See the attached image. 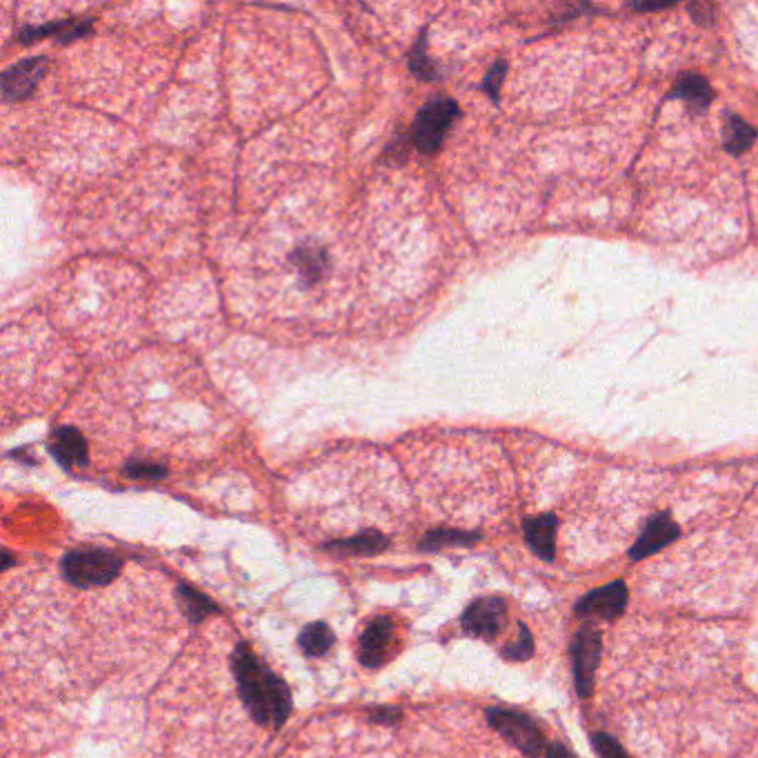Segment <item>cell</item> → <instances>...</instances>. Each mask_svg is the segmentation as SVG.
<instances>
[{"mask_svg":"<svg viewBox=\"0 0 758 758\" xmlns=\"http://www.w3.org/2000/svg\"><path fill=\"white\" fill-rule=\"evenodd\" d=\"M47 69V58H27L14 67H9L3 74V94L5 101H23L34 92L36 85L41 83Z\"/></svg>","mask_w":758,"mask_h":758,"instance_id":"obj_7","label":"cell"},{"mask_svg":"<svg viewBox=\"0 0 758 758\" xmlns=\"http://www.w3.org/2000/svg\"><path fill=\"white\" fill-rule=\"evenodd\" d=\"M176 594H178V603H181L185 616L192 623H203L209 614L216 612V605L209 601L207 596H203L201 592H196L194 587L178 585Z\"/></svg>","mask_w":758,"mask_h":758,"instance_id":"obj_19","label":"cell"},{"mask_svg":"<svg viewBox=\"0 0 758 758\" xmlns=\"http://www.w3.org/2000/svg\"><path fill=\"white\" fill-rule=\"evenodd\" d=\"M532 654H534V638H532V632L527 630L525 625H518V636H516V641L505 647V650H503V656L507 658V661L521 663V661H527V658H532Z\"/></svg>","mask_w":758,"mask_h":758,"instance_id":"obj_21","label":"cell"},{"mask_svg":"<svg viewBox=\"0 0 758 758\" xmlns=\"http://www.w3.org/2000/svg\"><path fill=\"white\" fill-rule=\"evenodd\" d=\"M369 716H372L374 723L392 725V723H398V718H401V710H396V707H376V710Z\"/></svg>","mask_w":758,"mask_h":758,"instance_id":"obj_26","label":"cell"},{"mask_svg":"<svg viewBox=\"0 0 758 758\" xmlns=\"http://www.w3.org/2000/svg\"><path fill=\"white\" fill-rule=\"evenodd\" d=\"M487 721L507 743H512L527 758H538L547 750L541 727L523 712L507 710V707H490Z\"/></svg>","mask_w":758,"mask_h":758,"instance_id":"obj_3","label":"cell"},{"mask_svg":"<svg viewBox=\"0 0 758 758\" xmlns=\"http://www.w3.org/2000/svg\"><path fill=\"white\" fill-rule=\"evenodd\" d=\"M410 67L416 76L423 78V81H432V78H436V69L430 61V56H427L425 52V36L414 47V52L410 56Z\"/></svg>","mask_w":758,"mask_h":758,"instance_id":"obj_22","label":"cell"},{"mask_svg":"<svg viewBox=\"0 0 758 758\" xmlns=\"http://www.w3.org/2000/svg\"><path fill=\"white\" fill-rule=\"evenodd\" d=\"M49 452L63 467H83L87 465V445L83 434L76 427H56L49 441Z\"/></svg>","mask_w":758,"mask_h":758,"instance_id":"obj_11","label":"cell"},{"mask_svg":"<svg viewBox=\"0 0 758 758\" xmlns=\"http://www.w3.org/2000/svg\"><path fill=\"white\" fill-rule=\"evenodd\" d=\"M545 756H547V758H576V756H574L570 750H567V747H565V745H561V743L547 745Z\"/></svg>","mask_w":758,"mask_h":758,"instance_id":"obj_27","label":"cell"},{"mask_svg":"<svg viewBox=\"0 0 758 758\" xmlns=\"http://www.w3.org/2000/svg\"><path fill=\"white\" fill-rule=\"evenodd\" d=\"M92 29V18H69V21L47 23L38 27H27L21 32V41H38V38H58V41H74V38L85 36Z\"/></svg>","mask_w":758,"mask_h":758,"instance_id":"obj_13","label":"cell"},{"mask_svg":"<svg viewBox=\"0 0 758 758\" xmlns=\"http://www.w3.org/2000/svg\"><path fill=\"white\" fill-rule=\"evenodd\" d=\"M505 72H507V65H505V63H496V65L492 67V72L485 76L483 87H485V92L494 98V101L498 98V89H501V85H503Z\"/></svg>","mask_w":758,"mask_h":758,"instance_id":"obj_25","label":"cell"},{"mask_svg":"<svg viewBox=\"0 0 758 758\" xmlns=\"http://www.w3.org/2000/svg\"><path fill=\"white\" fill-rule=\"evenodd\" d=\"M458 118V105L452 98H434L418 112L412 127V143L418 152L434 154L441 149L445 134Z\"/></svg>","mask_w":758,"mask_h":758,"instance_id":"obj_4","label":"cell"},{"mask_svg":"<svg viewBox=\"0 0 758 758\" xmlns=\"http://www.w3.org/2000/svg\"><path fill=\"white\" fill-rule=\"evenodd\" d=\"M292 261H294L296 274L301 276L305 283H316L327 267L323 249H318V247H301L292 256Z\"/></svg>","mask_w":758,"mask_h":758,"instance_id":"obj_18","label":"cell"},{"mask_svg":"<svg viewBox=\"0 0 758 758\" xmlns=\"http://www.w3.org/2000/svg\"><path fill=\"white\" fill-rule=\"evenodd\" d=\"M334 643H336V636L325 623L307 625L301 632V636H298V645H301V650L307 656H323L332 650Z\"/></svg>","mask_w":758,"mask_h":758,"instance_id":"obj_17","label":"cell"},{"mask_svg":"<svg viewBox=\"0 0 758 758\" xmlns=\"http://www.w3.org/2000/svg\"><path fill=\"white\" fill-rule=\"evenodd\" d=\"M627 607V585L625 581H614L587 594L583 601L576 603V614L581 616H598V618H616Z\"/></svg>","mask_w":758,"mask_h":758,"instance_id":"obj_8","label":"cell"},{"mask_svg":"<svg viewBox=\"0 0 758 758\" xmlns=\"http://www.w3.org/2000/svg\"><path fill=\"white\" fill-rule=\"evenodd\" d=\"M592 745L601 758H630L621 747V743H618L610 734H603V732L592 734Z\"/></svg>","mask_w":758,"mask_h":758,"instance_id":"obj_23","label":"cell"},{"mask_svg":"<svg viewBox=\"0 0 758 758\" xmlns=\"http://www.w3.org/2000/svg\"><path fill=\"white\" fill-rule=\"evenodd\" d=\"M123 570V558L101 550V547H87L74 550L63 558V574L76 587H101L112 583Z\"/></svg>","mask_w":758,"mask_h":758,"instance_id":"obj_2","label":"cell"},{"mask_svg":"<svg viewBox=\"0 0 758 758\" xmlns=\"http://www.w3.org/2000/svg\"><path fill=\"white\" fill-rule=\"evenodd\" d=\"M392 645V621L387 616H378L367 625V630L358 643V661L365 667H381L387 661Z\"/></svg>","mask_w":758,"mask_h":758,"instance_id":"obj_9","label":"cell"},{"mask_svg":"<svg viewBox=\"0 0 758 758\" xmlns=\"http://www.w3.org/2000/svg\"><path fill=\"white\" fill-rule=\"evenodd\" d=\"M232 667L245 710L258 725L278 730L292 714V694L281 676L258 661L247 643H238L232 654Z\"/></svg>","mask_w":758,"mask_h":758,"instance_id":"obj_1","label":"cell"},{"mask_svg":"<svg viewBox=\"0 0 758 758\" xmlns=\"http://www.w3.org/2000/svg\"><path fill=\"white\" fill-rule=\"evenodd\" d=\"M478 541V534L472 532H454V530H438L425 536L423 550H441V547L450 545H472Z\"/></svg>","mask_w":758,"mask_h":758,"instance_id":"obj_20","label":"cell"},{"mask_svg":"<svg viewBox=\"0 0 758 758\" xmlns=\"http://www.w3.org/2000/svg\"><path fill=\"white\" fill-rule=\"evenodd\" d=\"M125 474L132 478H147V481H154V478H163L165 476V467L156 465V463H145V461H132L127 463Z\"/></svg>","mask_w":758,"mask_h":758,"instance_id":"obj_24","label":"cell"},{"mask_svg":"<svg viewBox=\"0 0 758 758\" xmlns=\"http://www.w3.org/2000/svg\"><path fill=\"white\" fill-rule=\"evenodd\" d=\"M678 534H681V530H678V525L672 521V516L658 514L647 523L643 534L638 536V541L630 550V558L632 561H643V558L661 552L663 547H667L674 538H678Z\"/></svg>","mask_w":758,"mask_h":758,"instance_id":"obj_10","label":"cell"},{"mask_svg":"<svg viewBox=\"0 0 758 758\" xmlns=\"http://www.w3.org/2000/svg\"><path fill=\"white\" fill-rule=\"evenodd\" d=\"M556 527L558 521L554 514H541L527 518L523 532L532 550L543 558V561H554L556 558Z\"/></svg>","mask_w":758,"mask_h":758,"instance_id":"obj_12","label":"cell"},{"mask_svg":"<svg viewBox=\"0 0 758 758\" xmlns=\"http://www.w3.org/2000/svg\"><path fill=\"white\" fill-rule=\"evenodd\" d=\"M670 98H681L685 105H690L694 112H705L707 105L714 101V89L698 74H685L676 81Z\"/></svg>","mask_w":758,"mask_h":758,"instance_id":"obj_14","label":"cell"},{"mask_svg":"<svg viewBox=\"0 0 758 758\" xmlns=\"http://www.w3.org/2000/svg\"><path fill=\"white\" fill-rule=\"evenodd\" d=\"M507 623V605L501 596H483L467 607L461 625L465 634L476 638H490L501 634Z\"/></svg>","mask_w":758,"mask_h":758,"instance_id":"obj_6","label":"cell"},{"mask_svg":"<svg viewBox=\"0 0 758 758\" xmlns=\"http://www.w3.org/2000/svg\"><path fill=\"white\" fill-rule=\"evenodd\" d=\"M387 545L390 541L381 532H363L352 538H343V541L327 543L325 550L341 556H376L385 552Z\"/></svg>","mask_w":758,"mask_h":758,"instance_id":"obj_15","label":"cell"},{"mask_svg":"<svg viewBox=\"0 0 758 758\" xmlns=\"http://www.w3.org/2000/svg\"><path fill=\"white\" fill-rule=\"evenodd\" d=\"M603 638L596 627L585 625L578 630L572 641V665H574V683L581 698H590L594 694L596 667L601 661Z\"/></svg>","mask_w":758,"mask_h":758,"instance_id":"obj_5","label":"cell"},{"mask_svg":"<svg viewBox=\"0 0 758 758\" xmlns=\"http://www.w3.org/2000/svg\"><path fill=\"white\" fill-rule=\"evenodd\" d=\"M756 138V129L752 125H747L743 118L738 116H727V123H725V132H723V145L730 154L738 156L747 152V149L752 147Z\"/></svg>","mask_w":758,"mask_h":758,"instance_id":"obj_16","label":"cell"},{"mask_svg":"<svg viewBox=\"0 0 758 758\" xmlns=\"http://www.w3.org/2000/svg\"><path fill=\"white\" fill-rule=\"evenodd\" d=\"M634 9H638V12H656V9H667V7H672L670 3H658V5H652V3H647V5H632Z\"/></svg>","mask_w":758,"mask_h":758,"instance_id":"obj_28","label":"cell"}]
</instances>
